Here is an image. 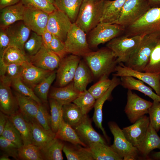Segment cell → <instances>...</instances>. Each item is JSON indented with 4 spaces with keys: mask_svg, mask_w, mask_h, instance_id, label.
Masks as SVG:
<instances>
[{
    "mask_svg": "<svg viewBox=\"0 0 160 160\" xmlns=\"http://www.w3.org/2000/svg\"><path fill=\"white\" fill-rule=\"evenodd\" d=\"M9 156L8 155L4 153L1 155L0 157V160H10L9 158Z\"/></svg>",
    "mask_w": 160,
    "mask_h": 160,
    "instance_id": "60",
    "label": "cell"
},
{
    "mask_svg": "<svg viewBox=\"0 0 160 160\" xmlns=\"http://www.w3.org/2000/svg\"><path fill=\"white\" fill-rule=\"evenodd\" d=\"M53 71L41 68L27 61L23 64L20 78L25 84L33 90L37 85Z\"/></svg>",
    "mask_w": 160,
    "mask_h": 160,
    "instance_id": "17",
    "label": "cell"
},
{
    "mask_svg": "<svg viewBox=\"0 0 160 160\" xmlns=\"http://www.w3.org/2000/svg\"><path fill=\"white\" fill-rule=\"evenodd\" d=\"M148 114L150 124L157 132L160 129V102L153 101Z\"/></svg>",
    "mask_w": 160,
    "mask_h": 160,
    "instance_id": "49",
    "label": "cell"
},
{
    "mask_svg": "<svg viewBox=\"0 0 160 160\" xmlns=\"http://www.w3.org/2000/svg\"><path fill=\"white\" fill-rule=\"evenodd\" d=\"M35 120L43 127L47 130L51 129L50 116L45 106L39 105Z\"/></svg>",
    "mask_w": 160,
    "mask_h": 160,
    "instance_id": "50",
    "label": "cell"
},
{
    "mask_svg": "<svg viewBox=\"0 0 160 160\" xmlns=\"http://www.w3.org/2000/svg\"><path fill=\"white\" fill-rule=\"evenodd\" d=\"M0 148L4 153L16 160H19L18 148L13 143L2 136L0 137Z\"/></svg>",
    "mask_w": 160,
    "mask_h": 160,
    "instance_id": "51",
    "label": "cell"
},
{
    "mask_svg": "<svg viewBox=\"0 0 160 160\" xmlns=\"http://www.w3.org/2000/svg\"><path fill=\"white\" fill-rule=\"evenodd\" d=\"M56 138L74 145H79L85 147L87 145L81 139L75 129L63 120L57 132Z\"/></svg>",
    "mask_w": 160,
    "mask_h": 160,
    "instance_id": "34",
    "label": "cell"
},
{
    "mask_svg": "<svg viewBox=\"0 0 160 160\" xmlns=\"http://www.w3.org/2000/svg\"><path fill=\"white\" fill-rule=\"evenodd\" d=\"M108 125L114 137L113 143L111 146L114 151L123 159L128 155L137 157L138 149L127 140L122 129L114 122H110Z\"/></svg>",
    "mask_w": 160,
    "mask_h": 160,
    "instance_id": "11",
    "label": "cell"
},
{
    "mask_svg": "<svg viewBox=\"0 0 160 160\" xmlns=\"http://www.w3.org/2000/svg\"><path fill=\"white\" fill-rule=\"evenodd\" d=\"M127 95V103L124 111L130 121L133 124L148 113L152 102L141 97L131 90H128Z\"/></svg>",
    "mask_w": 160,
    "mask_h": 160,
    "instance_id": "9",
    "label": "cell"
},
{
    "mask_svg": "<svg viewBox=\"0 0 160 160\" xmlns=\"http://www.w3.org/2000/svg\"><path fill=\"white\" fill-rule=\"evenodd\" d=\"M80 61V57L71 54L61 60L57 71V82L60 87L65 86L73 80Z\"/></svg>",
    "mask_w": 160,
    "mask_h": 160,
    "instance_id": "13",
    "label": "cell"
},
{
    "mask_svg": "<svg viewBox=\"0 0 160 160\" xmlns=\"http://www.w3.org/2000/svg\"><path fill=\"white\" fill-rule=\"evenodd\" d=\"M30 122L32 131L31 144L41 148L55 137L56 133L51 129H45L35 119Z\"/></svg>",
    "mask_w": 160,
    "mask_h": 160,
    "instance_id": "28",
    "label": "cell"
},
{
    "mask_svg": "<svg viewBox=\"0 0 160 160\" xmlns=\"http://www.w3.org/2000/svg\"><path fill=\"white\" fill-rule=\"evenodd\" d=\"M83 0H54V4L57 9L63 12L74 23Z\"/></svg>",
    "mask_w": 160,
    "mask_h": 160,
    "instance_id": "36",
    "label": "cell"
},
{
    "mask_svg": "<svg viewBox=\"0 0 160 160\" xmlns=\"http://www.w3.org/2000/svg\"><path fill=\"white\" fill-rule=\"evenodd\" d=\"M4 29L9 39V46L24 51V46L30 37L31 30L23 21L17 22Z\"/></svg>",
    "mask_w": 160,
    "mask_h": 160,
    "instance_id": "18",
    "label": "cell"
},
{
    "mask_svg": "<svg viewBox=\"0 0 160 160\" xmlns=\"http://www.w3.org/2000/svg\"><path fill=\"white\" fill-rule=\"evenodd\" d=\"M152 157L153 159L160 160V151L153 153L152 155Z\"/></svg>",
    "mask_w": 160,
    "mask_h": 160,
    "instance_id": "58",
    "label": "cell"
},
{
    "mask_svg": "<svg viewBox=\"0 0 160 160\" xmlns=\"http://www.w3.org/2000/svg\"><path fill=\"white\" fill-rule=\"evenodd\" d=\"M63 141L55 137L40 148L44 160H63L62 151L65 145Z\"/></svg>",
    "mask_w": 160,
    "mask_h": 160,
    "instance_id": "33",
    "label": "cell"
},
{
    "mask_svg": "<svg viewBox=\"0 0 160 160\" xmlns=\"http://www.w3.org/2000/svg\"><path fill=\"white\" fill-rule=\"evenodd\" d=\"M21 1L26 8L41 10L49 14L57 9L54 4L48 0H22Z\"/></svg>",
    "mask_w": 160,
    "mask_h": 160,
    "instance_id": "46",
    "label": "cell"
},
{
    "mask_svg": "<svg viewBox=\"0 0 160 160\" xmlns=\"http://www.w3.org/2000/svg\"><path fill=\"white\" fill-rule=\"evenodd\" d=\"M93 74L87 64L80 61L73 79L74 85L80 92L86 90L88 85L92 81Z\"/></svg>",
    "mask_w": 160,
    "mask_h": 160,
    "instance_id": "31",
    "label": "cell"
},
{
    "mask_svg": "<svg viewBox=\"0 0 160 160\" xmlns=\"http://www.w3.org/2000/svg\"><path fill=\"white\" fill-rule=\"evenodd\" d=\"M8 117L20 133L23 144H31L32 131L31 122L24 118L20 111H17Z\"/></svg>",
    "mask_w": 160,
    "mask_h": 160,
    "instance_id": "26",
    "label": "cell"
},
{
    "mask_svg": "<svg viewBox=\"0 0 160 160\" xmlns=\"http://www.w3.org/2000/svg\"><path fill=\"white\" fill-rule=\"evenodd\" d=\"M111 84L107 91L102 96L96 99L94 105V111L92 118L96 126L101 130L106 139L108 140V137L102 126V108L105 102L110 96L112 91L117 86L120 84V79L113 76Z\"/></svg>",
    "mask_w": 160,
    "mask_h": 160,
    "instance_id": "19",
    "label": "cell"
},
{
    "mask_svg": "<svg viewBox=\"0 0 160 160\" xmlns=\"http://www.w3.org/2000/svg\"><path fill=\"white\" fill-rule=\"evenodd\" d=\"M117 65L113 75L116 77L129 76L136 78L149 85L160 96V75L134 70L123 63Z\"/></svg>",
    "mask_w": 160,
    "mask_h": 160,
    "instance_id": "12",
    "label": "cell"
},
{
    "mask_svg": "<svg viewBox=\"0 0 160 160\" xmlns=\"http://www.w3.org/2000/svg\"><path fill=\"white\" fill-rule=\"evenodd\" d=\"M50 2L54 4V0H48Z\"/></svg>",
    "mask_w": 160,
    "mask_h": 160,
    "instance_id": "61",
    "label": "cell"
},
{
    "mask_svg": "<svg viewBox=\"0 0 160 160\" xmlns=\"http://www.w3.org/2000/svg\"><path fill=\"white\" fill-rule=\"evenodd\" d=\"M84 57L93 77L99 79L108 78L118 63L112 51L107 47L91 51Z\"/></svg>",
    "mask_w": 160,
    "mask_h": 160,
    "instance_id": "1",
    "label": "cell"
},
{
    "mask_svg": "<svg viewBox=\"0 0 160 160\" xmlns=\"http://www.w3.org/2000/svg\"><path fill=\"white\" fill-rule=\"evenodd\" d=\"M0 57H2L6 49L9 46V39L4 28H0Z\"/></svg>",
    "mask_w": 160,
    "mask_h": 160,
    "instance_id": "53",
    "label": "cell"
},
{
    "mask_svg": "<svg viewBox=\"0 0 160 160\" xmlns=\"http://www.w3.org/2000/svg\"><path fill=\"white\" fill-rule=\"evenodd\" d=\"M112 83V80L102 78L91 86L88 90L96 100L103 95L108 90Z\"/></svg>",
    "mask_w": 160,
    "mask_h": 160,
    "instance_id": "48",
    "label": "cell"
},
{
    "mask_svg": "<svg viewBox=\"0 0 160 160\" xmlns=\"http://www.w3.org/2000/svg\"><path fill=\"white\" fill-rule=\"evenodd\" d=\"M49 16L44 11L26 7L23 21L31 31L41 36L46 29Z\"/></svg>",
    "mask_w": 160,
    "mask_h": 160,
    "instance_id": "16",
    "label": "cell"
},
{
    "mask_svg": "<svg viewBox=\"0 0 160 160\" xmlns=\"http://www.w3.org/2000/svg\"><path fill=\"white\" fill-rule=\"evenodd\" d=\"M105 0H83L75 23L86 33L100 23Z\"/></svg>",
    "mask_w": 160,
    "mask_h": 160,
    "instance_id": "2",
    "label": "cell"
},
{
    "mask_svg": "<svg viewBox=\"0 0 160 160\" xmlns=\"http://www.w3.org/2000/svg\"><path fill=\"white\" fill-rule=\"evenodd\" d=\"M73 23L66 14L56 9L49 14L46 29L64 42Z\"/></svg>",
    "mask_w": 160,
    "mask_h": 160,
    "instance_id": "10",
    "label": "cell"
},
{
    "mask_svg": "<svg viewBox=\"0 0 160 160\" xmlns=\"http://www.w3.org/2000/svg\"><path fill=\"white\" fill-rule=\"evenodd\" d=\"M79 145L65 144L63 151L68 160H94L88 147Z\"/></svg>",
    "mask_w": 160,
    "mask_h": 160,
    "instance_id": "35",
    "label": "cell"
},
{
    "mask_svg": "<svg viewBox=\"0 0 160 160\" xmlns=\"http://www.w3.org/2000/svg\"><path fill=\"white\" fill-rule=\"evenodd\" d=\"M19 159L23 160H44L40 148L32 144H23L18 148Z\"/></svg>",
    "mask_w": 160,
    "mask_h": 160,
    "instance_id": "39",
    "label": "cell"
},
{
    "mask_svg": "<svg viewBox=\"0 0 160 160\" xmlns=\"http://www.w3.org/2000/svg\"><path fill=\"white\" fill-rule=\"evenodd\" d=\"M49 49L57 55L61 59L65 57L68 54L64 42L53 35Z\"/></svg>",
    "mask_w": 160,
    "mask_h": 160,
    "instance_id": "52",
    "label": "cell"
},
{
    "mask_svg": "<svg viewBox=\"0 0 160 160\" xmlns=\"http://www.w3.org/2000/svg\"><path fill=\"white\" fill-rule=\"evenodd\" d=\"M96 99L87 89L81 92L73 102L80 108L85 115L94 107Z\"/></svg>",
    "mask_w": 160,
    "mask_h": 160,
    "instance_id": "42",
    "label": "cell"
},
{
    "mask_svg": "<svg viewBox=\"0 0 160 160\" xmlns=\"http://www.w3.org/2000/svg\"><path fill=\"white\" fill-rule=\"evenodd\" d=\"M9 84L0 81V109L1 111L8 116L17 111V104L15 97L12 94Z\"/></svg>",
    "mask_w": 160,
    "mask_h": 160,
    "instance_id": "24",
    "label": "cell"
},
{
    "mask_svg": "<svg viewBox=\"0 0 160 160\" xmlns=\"http://www.w3.org/2000/svg\"><path fill=\"white\" fill-rule=\"evenodd\" d=\"M144 72L160 75V35L157 38L155 45Z\"/></svg>",
    "mask_w": 160,
    "mask_h": 160,
    "instance_id": "40",
    "label": "cell"
},
{
    "mask_svg": "<svg viewBox=\"0 0 160 160\" xmlns=\"http://www.w3.org/2000/svg\"><path fill=\"white\" fill-rule=\"evenodd\" d=\"M22 0H0V9L17 4Z\"/></svg>",
    "mask_w": 160,
    "mask_h": 160,
    "instance_id": "56",
    "label": "cell"
},
{
    "mask_svg": "<svg viewBox=\"0 0 160 160\" xmlns=\"http://www.w3.org/2000/svg\"><path fill=\"white\" fill-rule=\"evenodd\" d=\"M8 116L4 113L0 112V136H1L7 123Z\"/></svg>",
    "mask_w": 160,
    "mask_h": 160,
    "instance_id": "55",
    "label": "cell"
},
{
    "mask_svg": "<svg viewBox=\"0 0 160 160\" xmlns=\"http://www.w3.org/2000/svg\"><path fill=\"white\" fill-rule=\"evenodd\" d=\"M150 124L149 117L145 115L122 130L127 140L137 148L143 141Z\"/></svg>",
    "mask_w": 160,
    "mask_h": 160,
    "instance_id": "14",
    "label": "cell"
},
{
    "mask_svg": "<svg viewBox=\"0 0 160 160\" xmlns=\"http://www.w3.org/2000/svg\"><path fill=\"white\" fill-rule=\"evenodd\" d=\"M153 33L160 34V7L150 8L134 23L125 28L123 35L142 37Z\"/></svg>",
    "mask_w": 160,
    "mask_h": 160,
    "instance_id": "3",
    "label": "cell"
},
{
    "mask_svg": "<svg viewBox=\"0 0 160 160\" xmlns=\"http://www.w3.org/2000/svg\"><path fill=\"white\" fill-rule=\"evenodd\" d=\"M28 58L29 62L33 65L51 71L58 68L61 60L57 55L43 45L35 55Z\"/></svg>",
    "mask_w": 160,
    "mask_h": 160,
    "instance_id": "15",
    "label": "cell"
},
{
    "mask_svg": "<svg viewBox=\"0 0 160 160\" xmlns=\"http://www.w3.org/2000/svg\"><path fill=\"white\" fill-rule=\"evenodd\" d=\"M25 8L20 1L1 9L0 28H5L17 21H23Z\"/></svg>",
    "mask_w": 160,
    "mask_h": 160,
    "instance_id": "20",
    "label": "cell"
},
{
    "mask_svg": "<svg viewBox=\"0 0 160 160\" xmlns=\"http://www.w3.org/2000/svg\"><path fill=\"white\" fill-rule=\"evenodd\" d=\"M74 129L87 146L90 143H95L107 144L104 138L94 129L91 121L87 115L81 122Z\"/></svg>",
    "mask_w": 160,
    "mask_h": 160,
    "instance_id": "22",
    "label": "cell"
},
{
    "mask_svg": "<svg viewBox=\"0 0 160 160\" xmlns=\"http://www.w3.org/2000/svg\"><path fill=\"white\" fill-rule=\"evenodd\" d=\"M86 34L75 23H72L64 42L68 53L84 57L92 51Z\"/></svg>",
    "mask_w": 160,
    "mask_h": 160,
    "instance_id": "7",
    "label": "cell"
},
{
    "mask_svg": "<svg viewBox=\"0 0 160 160\" xmlns=\"http://www.w3.org/2000/svg\"><path fill=\"white\" fill-rule=\"evenodd\" d=\"M151 8L160 7V0H148Z\"/></svg>",
    "mask_w": 160,
    "mask_h": 160,
    "instance_id": "57",
    "label": "cell"
},
{
    "mask_svg": "<svg viewBox=\"0 0 160 160\" xmlns=\"http://www.w3.org/2000/svg\"><path fill=\"white\" fill-rule=\"evenodd\" d=\"M64 121L73 128L79 124L87 115L84 114L76 104L71 103L63 105Z\"/></svg>",
    "mask_w": 160,
    "mask_h": 160,
    "instance_id": "32",
    "label": "cell"
},
{
    "mask_svg": "<svg viewBox=\"0 0 160 160\" xmlns=\"http://www.w3.org/2000/svg\"><path fill=\"white\" fill-rule=\"evenodd\" d=\"M56 77V73L53 71L34 88L35 93L42 101H47L50 87Z\"/></svg>",
    "mask_w": 160,
    "mask_h": 160,
    "instance_id": "43",
    "label": "cell"
},
{
    "mask_svg": "<svg viewBox=\"0 0 160 160\" xmlns=\"http://www.w3.org/2000/svg\"><path fill=\"white\" fill-rule=\"evenodd\" d=\"M151 8L148 0H126L117 24L127 27L140 19Z\"/></svg>",
    "mask_w": 160,
    "mask_h": 160,
    "instance_id": "8",
    "label": "cell"
},
{
    "mask_svg": "<svg viewBox=\"0 0 160 160\" xmlns=\"http://www.w3.org/2000/svg\"><path fill=\"white\" fill-rule=\"evenodd\" d=\"M43 45L46 48L49 49L50 43L53 38L52 33L46 29L41 35Z\"/></svg>",
    "mask_w": 160,
    "mask_h": 160,
    "instance_id": "54",
    "label": "cell"
},
{
    "mask_svg": "<svg viewBox=\"0 0 160 160\" xmlns=\"http://www.w3.org/2000/svg\"><path fill=\"white\" fill-rule=\"evenodd\" d=\"M126 0H105L100 23L117 24Z\"/></svg>",
    "mask_w": 160,
    "mask_h": 160,
    "instance_id": "21",
    "label": "cell"
},
{
    "mask_svg": "<svg viewBox=\"0 0 160 160\" xmlns=\"http://www.w3.org/2000/svg\"><path fill=\"white\" fill-rule=\"evenodd\" d=\"M137 148L139 153L145 158L148 157L153 150L160 149V137L150 124L143 141Z\"/></svg>",
    "mask_w": 160,
    "mask_h": 160,
    "instance_id": "30",
    "label": "cell"
},
{
    "mask_svg": "<svg viewBox=\"0 0 160 160\" xmlns=\"http://www.w3.org/2000/svg\"><path fill=\"white\" fill-rule=\"evenodd\" d=\"M11 86L19 93L31 98L39 104L41 103L42 100L36 96L32 89L22 81L20 76L12 80Z\"/></svg>",
    "mask_w": 160,
    "mask_h": 160,
    "instance_id": "47",
    "label": "cell"
},
{
    "mask_svg": "<svg viewBox=\"0 0 160 160\" xmlns=\"http://www.w3.org/2000/svg\"><path fill=\"white\" fill-rule=\"evenodd\" d=\"M49 103L51 129L56 133L63 120V105L56 100L51 98H50Z\"/></svg>",
    "mask_w": 160,
    "mask_h": 160,
    "instance_id": "41",
    "label": "cell"
},
{
    "mask_svg": "<svg viewBox=\"0 0 160 160\" xmlns=\"http://www.w3.org/2000/svg\"><path fill=\"white\" fill-rule=\"evenodd\" d=\"M137 157L131 155L126 156L123 158V160H136Z\"/></svg>",
    "mask_w": 160,
    "mask_h": 160,
    "instance_id": "59",
    "label": "cell"
},
{
    "mask_svg": "<svg viewBox=\"0 0 160 160\" xmlns=\"http://www.w3.org/2000/svg\"><path fill=\"white\" fill-rule=\"evenodd\" d=\"M43 45L42 36L33 31L25 44V52L28 57L33 56L39 50Z\"/></svg>",
    "mask_w": 160,
    "mask_h": 160,
    "instance_id": "44",
    "label": "cell"
},
{
    "mask_svg": "<svg viewBox=\"0 0 160 160\" xmlns=\"http://www.w3.org/2000/svg\"><path fill=\"white\" fill-rule=\"evenodd\" d=\"M15 98L20 111L24 118L29 122L35 119L39 105L31 98L17 92Z\"/></svg>",
    "mask_w": 160,
    "mask_h": 160,
    "instance_id": "23",
    "label": "cell"
},
{
    "mask_svg": "<svg viewBox=\"0 0 160 160\" xmlns=\"http://www.w3.org/2000/svg\"><path fill=\"white\" fill-rule=\"evenodd\" d=\"M80 92L75 87L73 81L64 87L53 88L49 97L63 105L73 102Z\"/></svg>",
    "mask_w": 160,
    "mask_h": 160,
    "instance_id": "25",
    "label": "cell"
},
{
    "mask_svg": "<svg viewBox=\"0 0 160 160\" xmlns=\"http://www.w3.org/2000/svg\"><path fill=\"white\" fill-rule=\"evenodd\" d=\"M159 35L153 33L142 36L137 47L125 65L134 70L144 72Z\"/></svg>",
    "mask_w": 160,
    "mask_h": 160,
    "instance_id": "4",
    "label": "cell"
},
{
    "mask_svg": "<svg viewBox=\"0 0 160 160\" xmlns=\"http://www.w3.org/2000/svg\"><path fill=\"white\" fill-rule=\"evenodd\" d=\"M120 78V84L124 88L138 91L147 96L153 101L160 102V96L153 92L152 89L146 85L143 81L131 76H122Z\"/></svg>",
    "mask_w": 160,
    "mask_h": 160,
    "instance_id": "27",
    "label": "cell"
},
{
    "mask_svg": "<svg viewBox=\"0 0 160 160\" xmlns=\"http://www.w3.org/2000/svg\"><path fill=\"white\" fill-rule=\"evenodd\" d=\"M23 64H5L0 61V81L11 85L12 80L20 76Z\"/></svg>",
    "mask_w": 160,
    "mask_h": 160,
    "instance_id": "38",
    "label": "cell"
},
{
    "mask_svg": "<svg viewBox=\"0 0 160 160\" xmlns=\"http://www.w3.org/2000/svg\"><path fill=\"white\" fill-rule=\"evenodd\" d=\"M0 61L5 64H23L29 61V60L24 51L15 47L9 46L4 50L2 57H0Z\"/></svg>",
    "mask_w": 160,
    "mask_h": 160,
    "instance_id": "37",
    "label": "cell"
},
{
    "mask_svg": "<svg viewBox=\"0 0 160 160\" xmlns=\"http://www.w3.org/2000/svg\"><path fill=\"white\" fill-rule=\"evenodd\" d=\"M142 37H128L124 35L117 37L109 42L107 47L113 52L118 63H125L135 52Z\"/></svg>",
    "mask_w": 160,
    "mask_h": 160,
    "instance_id": "5",
    "label": "cell"
},
{
    "mask_svg": "<svg viewBox=\"0 0 160 160\" xmlns=\"http://www.w3.org/2000/svg\"><path fill=\"white\" fill-rule=\"evenodd\" d=\"M1 136L12 142L18 148L23 144L20 133L9 117L6 125Z\"/></svg>",
    "mask_w": 160,
    "mask_h": 160,
    "instance_id": "45",
    "label": "cell"
},
{
    "mask_svg": "<svg viewBox=\"0 0 160 160\" xmlns=\"http://www.w3.org/2000/svg\"><path fill=\"white\" fill-rule=\"evenodd\" d=\"M88 147L94 160H123V158L107 144L99 143H92L89 144Z\"/></svg>",
    "mask_w": 160,
    "mask_h": 160,
    "instance_id": "29",
    "label": "cell"
},
{
    "mask_svg": "<svg viewBox=\"0 0 160 160\" xmlns=\"http://www.w3.org/2000/svg\"><path fill=\"white\" fill-rule=\"evenodd\" d=\"M125 29V27L119 24L99 23L89 32L87 41L89 46L96 47L100 44L109 42L123 35Z\"/></svg>",
    "mask_w": 160,
    "mask_h": 160,
    "instance_id": "6",
    "label": "cell"
}]
</instances>
